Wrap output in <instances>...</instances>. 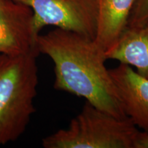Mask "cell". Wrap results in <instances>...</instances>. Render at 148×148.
Instances as JSON below:
<instances>
[{"mask_svg": "<svg viewBox=\"0 0 148 148\" xmlns=\"http://www.w3.org/2000/svg\"><path fill=\"white\" fill-rule=\"evenodd\" d=\"M109 71L125 116L148 133V79L122 63Z\"/></svg>", "mask_w": 148, "mask_h": 148, "instance_id": "cell-6", "label": "cell"}, {"mask_svg": "<svg viewBox=\"0 0 148 148\" xmlns=\"http://www.w3.org/2000/svg\"><path fill=\"white\" fill-rule=\"evenodd\" d=\"M139 132L127 117H117L86 101L69 126L46 136L42 145L45 148H134Z\"/></svg>", "mask_w": 148, "mask_h": 148, "instance_id": "cell-3", "label": "cell"}, {"mask_svg": "<svg viewBox=\"0 0 148 148\" xmlns=\"http://www.w3.org/2000/svg\"><path fill=\"white\" fill-rule=\"evenodd\" d=\"M38 54L0 53V145L17 140L35 112Z\"/></svg>", "mask_w": 148, "mask_h": 148, "instance_id": "cell-2", "label": "cell"}, {"mask_svg": "<svg viewBox=\"0 0 148 148\" xmlns=\"http://www.w3.org/2000/svg\"><path fill=\"white\" fill-rule=\"evenodd\" d=\"M148 22V0H136L130 16L128 26H139Z\"/></svg>", "mask_w": 148, "mask_h": 148, "instance_id": "cell-9", "label": "cell"}, {"mask_svg": "<svg viewBox=\"0 0 148 148\" xmlns=\"http://www.w3.org/2000/svg\"><path fill=\"white\" fill-rule=\"evenodd\" d=\"M37 36L28 6L14 0H0V53L21 55L37 51Z\"/></svg>", "mask_w": 148, "mask_h": 148, "instance_id": "cell-5", "label": "cell"}, {"mask_svg": "<svg viewBox=\"0 0 148 148\" xmlns=\"http://www.w3.org/2000/svg\"><path fill=\"white\" fill-rule=\"evenodd\" d=\"M134 148H148V133L140 131L138 133Z\"/></svg>", "mask_w": 148, "mask_h": 148, "instance_id": "cell-10", "label": "cell"}, {"mask_svg": "<svg viewBox=\"0 0 148 148\" xmlns=\"http://www.w3.org/2000/svg\"><path fill=\"white\" fill-rule=\"evenodd\" d=\"M33 12L38 35L43 27L54 26L94 39L97 28L98 0H14Z\"/></svg>", "mask_w": 148, "mask_h": 148, "instance_id": "cell-4", "label": "cell"}, {"mask_svg": "<svg viewBox=\"0 0 148 148\" xmlns=\"http://www.w3.org/2000/svg\"><path fill=\"white\" fill-rule=\"evenodd\" d=\"M36 45L54 64L55 89L69 92L119 118L123 112L114 84L105 62L104 53L93 39L56 28L38 34Z\"/></svg>", "mask_w": 148, "mask_h": 148, "instance_id": "cell-1", "label": "cell"}, {"mask_svg": "<svg viewBox=\"0 0 148 148\" xmlns=\"http://www.w3.org/2000/svg\"><path fill=\"white\" fill-rule=\"evenodd\" d=\"M105 56L106 60L134 66L139 75L148 79V22L139 26H127Z\"/></svg>", "mask_w": 148, "mask_h": 148, "instance_id": "cell-8", "label": "cell"}, {"mask_svg": "<svg viewBox=\"0 0 148 148\" xmlns=\"http://www.w3.org/2000/svg\"><path fill=\"white\" fill-rule=\"evenodd\" d=\"M136 0H98L97 28L94 42L106 55L128 26Z\"/></svg>", "mask_w": 148, "mask_h": 148, "instance_id": "cell-7", "label": "cell"}]
</instances>
